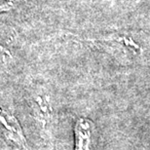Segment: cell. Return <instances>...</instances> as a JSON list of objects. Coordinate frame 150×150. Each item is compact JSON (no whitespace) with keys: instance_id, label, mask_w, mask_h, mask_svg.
Wrapping results in <instances>:
<instances>
[{"instance_id":"cell-1","label":"cell","mask_w":150,"mask_h":150,"mask_svg":"<svg viewBox=\"0 0 150 150\" xmlns=\"http://www.w3.org/2000/svg\"><path fill=\"white\" fill-rule=\"evenodd\" d=\"M28 103L41 139L45 144H51L57 124V111L51 96L43 91L32 92Z\"/></svg>"},{"instance_id":"cell-2","label":"cell","mask_w":150,"mask_h":150,"mask_svg":"<svg viewBox=\"0 0 150 150\" xmlns=\"http://www.w3.org/2000/svg\"><path fill=\"white\" fill-rule=\"evenodd\" d=\"M1 150H31L19 120L11 109L1 103Z\"/></svg>"},{"instance_id":"cell-3","label":"cell","mask_w":150,"mask_h":150,"mask_svg":"<svg viewBox=\"0 0 150 150\" xmlns=\"http://www.w3.org/2000/svg\"><path fill=\"white\" fill-rule=\"evenodd\" d=\"M73 150H95L97 128L91 119L78 117L75 120Z\"/></svg>"}]
</instances>
